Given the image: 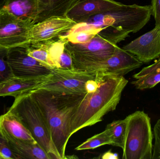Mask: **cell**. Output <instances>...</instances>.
Returning <instances> with one entry per match:
<instances>
[{
    "instance_id": "7402d4cb",
    "label": "cell",
    "mask_w": 160,
    "mask_h": 159,
    "mask_svg": "<svg viewBox=\"0 0 160 159\" xmlns=\"http://www.w3.org/2000/svg\"><path fill=\"white\" fill-rule=\"evenodd\" d=\"M7 50L0 49V83L14 76L7 61Z\"/></svg>"
},
{
    "instance_id": "7a4b0ae2",
    "label": "cell",
    "mask_w": 160,
    "mask_h": 159,
    "mask_svg": "<svg viewBox=\"0 0 160 159\" xmlns=\"http://www.w3.org/2000/svg\"><path fill=\"white\" fill-rule=\"evenodd\" d=\"M97 76L99 78L98 89L86 93L72 117L71 136L83 128L101 122L105 115L115 110L128 82L124 77Z\"/></svg>"
},
{
    "instance_id": "e0dca14e",
    "label": "cell",
    "mask_w": 160,
    "mask_h": 159,
    "mask_svg": "<svg viewBox=\"0 0 160 159\" xmlns=\"http://www.w3.org/2000/svg\"><path fill=\"white\" fill-rule=\"evenodd\" d=\"M3 9L18 18L35 21L38 12V0H7Z\"/></svg>"
},
{
    "instance_id": "cb8c5ba5",
    "label": "cell",
    "mask_w": 160,
    "mask_h": 159,
    "mask_svg": "<svg viewBox=\"0 0 160 159\" xmlns=\"http://www.w3.org/2000/svg\"><path fill=\"white\" fill-rule=\"evenodd\" d=\"M0 154L4 159H17L5 136L0 130Z\"/></svg>"
},
{
    "instance_id": "9a60e30c",
    "label": "cell",
    "mask_w": 160,
    "mask_h": 159,
    "mask_svg": "<svg viewBox=\"0 0 160 159\" xmlns=\"http://www.w3.org/2000/svg\"><path fill=\"white\" fill-rule=\"evenodd\" d=\"M0 130L4 135L13 139L37 143L17 116L8 110L0 116Z\"/></svg>"
},
{
    "instance_id": "4316f807",
    "label": "cell",
    "mask_w": 160,
    "mask_h": 159,
    "mask_svg": "<svg viewBox=\"0 0 160 159\" xmlns=\"http://www.w3.org/2000/svg\"><path fill=\"white\" fill-rule=\"evenodd\" d=\"M99 86V78L96 77L95 79H90L88 80L85 83L86 91L87 93L94 92L98 89Z\"/></svg>"
},
{
    "instance_id": "8992f818",
    "label": "cell",
    "mask_w": 160,
    "mask_h": 159,
    "mask_svg": "<svg viewBox=\"0 0 160 159\" xmlns=\"http://www.w3.org/2000/svg\"><path fill=\"white\" fill-rule=\"evenodd\" d=\"M127 130L123 159H152L154 138L151 120L143 111H137L126 118Z\"/></svg>"
},
{
    "instance_id": "ac0fdd59",
    "label": "cell",
    "mask_w": 160,
    "mask_h": 159,
    "mask_svg": "<svg viewBox=\"0 0 160 159\" xmlns=\"http://www.w3.org/2000/svg\"><path fill=\"white\" fill-rule=\"evenodd\" d=\"M77 0H38V12L35 23L51 17L65 16Z\"/></svg>"
},
{
    "instance_id": "f1b7e54d",
    "label": "cell",
    "mask_w": 160,
    "mask_h": 159,
    "mask_svg": "<svg viewBox=\"0 0 160 159\" xmlns=\"http://www.w3.org/2000/svg\"><path fill=\"white\" fill-rule=\"evenodd\" d=\"M7 0H0V10L3 7Z\"/></svg>"
},
{
    "instance_id": "7c38bea8",
    "label": "cell",
    "mask_w": 160,
    "mask_h": 159,
    "mask_svg": "<svg viewBox=\"0 0 160 159\" xmlns=\"http://www.w3.org/2000/svg\"><path fill=\"white\" fill-rule=\"evenodd\" d=\"M122 48L135 56L143 63L160 56V28L154 29L134 39Z\"/></svg>"
},
{
    "instance_id": "484cf974",
    "label": "cell",
    "mask_w": 160,
    "mask_h": 159,
    "mask_svg": "<svg viewBox=\"0 0 160 159\" xmlns=\"http://www.w3.org/2000/svg\"><path fill=\"white\" fill-rule=\"evenodd\" d=\"M152 15L156 21V26L160 28V0H152Z\"/></svg>"
},
{
    "instance_id": "44dd1931",
    "label": "cell",
    "mask_w": 160,
    "mask_h": 159,
    "mask_svg": "<svg viewBox=\"0 0 160 159\" xmlns=\"http://www.w3.org/2000/svg\"><path fill=\"white\" fill-rule=\"evenodd\" d=\"M106 145H112V141L109 131L107 129H105V130L102 132L96 134L87 139L77 147L75 149L78 151L93 149Z\"/></svg>"
},
{
    "instance_id": "52a82bcc",
    "label": "cell",
    "mask_w": 160,
    "mask_h": 159,
    "mask_svg": "<svg viewBox=\"0 0 160 159\" xmlns=\"http://www.w3.org/2000/svg\"><path fill=\"white\" fill-rule=\"evenodd\" d=\"M143 64L135 56L118 46L113 54L103 61L77 65L78 71L96 73L99 77H124Z\"/></svg>"
},
{
    "instance_id": "4fadbf2b",
    "label": "cell",
    "mask_w": 160,
    "mask_h": 159,
    "mask_svg": "<svg viewBox=\"0 0 160 159\" xmlns=\"http://www.w3.org/2000/svg\"><path fill=\"white\" fill-rule=\"evenodd\" d=\"M121 4L114 0H77L66 16L77 23L85 22L91 17Z\"/></svg>"
},
{
    "instance_id": "3957f363",
    "label": "cell",
    "mask_w": 160,
    "mask_h": 159,
    "mask_svg": "<svg viewBox=\"0 0 160 159\" xmlns=\"http://www.w3.org/2000/svg\"><path fill=\"white\" fill-rule=\"evenodd\" d=\"M8 111L17 116L52 159H61L52 142L47 119L30 93L15 98Z\"/></svg>"
},
{
    "instance_id": "9c48e42d",
    "label": "cell",
    "mask_w": 160,
    "mask_h": 159,
    "mask_svg": "<svg viewBox=\"0 0 160 159\" xmlns=\"http://www.w3.org/2000/svg\"><path fill=\"white\" fill-rule=\"evenodd\" d=\"M96 77L97 74L93 72L52 69L46 81L38 90L67 93H86V82L95 79Z\"/></svg>"
},
{
    "instance_id": "6da1fadb",
    "label": "cell",
    "mask_w": 160,
    "mask_h": 159,
    "mask_svg": "<svg viewBox=\"0 0 160 159\" xmlns=\"http://www.w3.org/2000/svg\"><path fill=\"white\" fill-rule=\"evenodd\" d=\"M30 94L47 119L52 142L61 159L66 158V149L71 137L72 117L86 93H67L38 89Z\"/></svg>"
},
{
    "instance_id": "f546056e",
    "label": "cell",
    "mask_w": 160,
    "mask_h": 159,
    "mask_svg": "<svg viewBox=\"0 0 160 159\" xmlns=\"http://www.w3.org/2000/svg\"><path fill=\"white\" fill-rule=\"evenodd\" d=\"M0 159H4V158L1 155V154H0Z\"/></svg>"
},
{
    "instance_id": "4dcf8cb0",
    "label": "cell",
    "mask_w": 160,
    "mask_h": 159,
    "mask_svg": "<svg viewBox=\"0 0 160 159\" xmlns=\"http://www.w3.org/2000/svg\"></svg>"
},
{
    "instance_id": "ffe728a7",
    "label": "cell",
    "mask_w": 160,
    "mask_h": 159,
    "mask_svg": "<svg viewBox=\"0 0 160 159\" xmlns=\"http://www.w3.org/2000/svg\"><path fill=\"white\" fill-rule=\"evenodd\" d=\"M108 130L112 141V145L118 147L123 149L125 144L127 130L126 118L122 120H115L107 125Z\"/></svg>"
},
{
    "instance_id": "603a6c76",
    "label": "cell",
    "mask_w": 160,
    "mask_h": 159,
    "mask_svg": "<svg viewBox=\"0 0 160 159\" xmlns=\"http://www.w3.org/2000/svg\"><path fill=\"white\" fill-rule=\"evenodd\" d=\"M58 67L57 69L63 70H75L72 56L66 48H65L60 56L58 60Z\"/></svg>"
},
{
    "instance_id": "d6986e66",
    "label": "cell",
    "mask_w": 160,
    "mask_h": 159,
    "mask_svg": "<svg viewBox=\"0 0 160 159\" xmlns=\"http://www.w3.org/2000/svg\"><path fill=\"white\" fill-rule=\"evenodd\" d=\"M132 84L137 89H150L160 83V56L153 64L144 67L132 76Z\"/></svg>"
},
{
    "instance_id": "5b68a950",
    "label": "cell",
    "mask_w": 160,
    "mask_h": 159,
    "mask_svg": "<svg viewBox=\"0 0 160 159\" xmlns=\"http://www.w3.org/2000/svg\"><path fill=\"white\" fill-rule=\"evenodd\" d=\"M152 16L151 5L134 4L120 5L89 18L86 23L95 28L112 27L130 33H136L142 29Z\"/></svg>"
},
{
    "instance_id": "277c9868",
    "label": "cell",
    "mask_w": 160,
    "mask_h": 159,
    "mask_svg": "<svg viewBox=\"0 0 160 159\" xmlns=\"http://www.w3.org/2000/svg\"><path fill=\"white\" fill-rule=\"evenodd\" d=\"M130 33L112 27L103 28L88 43L73 44L68 41L66 48L70 52L74 66L106 60L113 54L117 44Z\"/></svg>"
},
{
    "instance_id": "83f0119b",
    "label": "cell",
    "mask_w": 160,
    "mask_h": 159,
    "mask_svg": "<svg viewBox=\"0 0 160 159\" xmlns=\"http://www.w3.org/2000/svg\"><path fill=\"white\" fill-rule=\"evenodd\" d=\"M101 158L102 159H118V156L117 154L112 153L111 150L104 153L102 156Z\"/></svg>"
},
{
    "instance_id": "8fae6325",
    "label": "cell",
    "mask_w": 160,
    "mask_h": 159,
    "mask_svg": "<svg viewBox=\"0 0 160 159\" xmlns=\"http://www.w3.org/2000/svg\"><path fill=\"white\" fill-rule=\"evenodd\" d=\"M77 24L66 16L51 17L35 23L30 31V44L54 39L65 33Z\"/></svg>"
},
{
    "instance_id": "ba28073f",
    "label": "cell",
    "mask_w": 160,
    "mask_h": 159,
    "mask_svg": "<svg viewBox=\"0 0 160 159\" xmlns=\"http://www.w3.org/2000/svg\"><path fill=\"white\" fill-rule=\"evenodd\" d=\"M34 23L16 17L6 10H0V49L30 46L29 34Z\"/></svg>"
},
{
    "instance_id": "30bf717a",
    "label": "cell",
    "mask_w": 160,
    "mask_h": 159,
    "mask_svg": "<svg viewBox=\"0 0 160 159\" xmlns=\"http://www.w3.org/2000/svg\"><path fill=\"white\" fill-rule=\"evenodd\" d=\"M6 60L13 75L21 77H39L49 75L50 69L40 63L26 51V48L8 49Z\"/></svg>"
},
{
    "instance_id": "5bb4252c",
    "label": "cell",
    "mask_w": 160,
    "mask_h": 159,
    "mask_svg": "<svg viewBox=\"0 0 160 159\" xmlns=\"http://www.w3.org/2000/svg\"><path fill=\"white\" fill-rule=\"evenodd\" d=\"M48 76L39 77H11L0 83V97L10 96L15 98L31 93L38 89Z\"/></svg>"
},
{
    "instance_id": "2e32d148",
    "label": "cell",
    "mask_w": 160,
    "mask_h": 159,
    "mask_svg": "<svg viewBox=\"0 0 160 159\" xmlns=\"http://www.w3.org/2000/svg\"><path fill=\"white\" fill-rule=\"evenodd\" d=\"M4 136L8 141L10 148L17 159H52L37 143L21 141Z\"/></svg>"
},
{
    "instance_id": "d4e9b609",
    "label": "cell",
    "mask_w": 160,
    "mask_h": 159,
    "mask_svg": "<svg viewBox=\"0 0 160 159\" xmlns=\"http://www.w3.org/2000/svg\"><path fill=\"white\" fill-rule=\"evenodd\" d=\"M153 135L155 143L153 145L152 159H160V119L154 126Z\"/></svg>"
}]
</instances>
